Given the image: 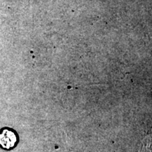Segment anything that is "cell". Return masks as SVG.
I'll return each mask as SVG.
<instances>
[{
  "label": "cell",
  "mask_w": 152,
  "mask_h": 152,
  "mask_svg": "<svg viewBox=\"0 0 152 152\" xmlns=\"http://www.w3.org/2000/svg\"><path fill=\"white\" fill-rule=\"evenodd\" d=\"M16 142V135L13 131L6 129L0 133V145L4 149H11L14 147Z\"/></svg>",
  "instance_id": "cell-1"
}]
</instances>
